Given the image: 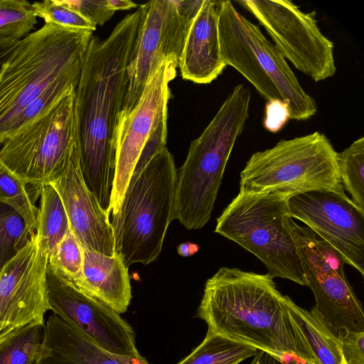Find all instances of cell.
Wrapping results in <instances>:
<instances>
[{
    "mask_svg": "<svg viewBox=\"0 0 364 364\" xmlns=\"http://www.w3.org/2000/svg\"><path fill=\"white\" fill-rule=\"evenodd\" d=\"M140 18L138 9L120 21L106 39L92 36L75 88L82 176L107 215L115 177L119 118Z\"/></svg>",
    "mask_w": 364,
    "mask_h": 364,
    "instance_id": "cell-1",
    "label": "cell"
},
{
    "mask_svg": "<svg viewBox=\"0 0 364 364\" xmlns=\"http://www.w3.org/2000/svg\"><path fill=\"white\" fill-rule=\"evenodd\" d=\"M284 296L267 274L222 267L206 281L196 316L215 333L280 360L294 355L312 364L290 323Z\"/></svg>",
    "mask_w": 364,
    "mask_h": 364,
    "instance_id": "cell-2",
    "label": "cell"
},
{
    "mask_svg": "<svg viewBox=\"0 0 364 364\" xmlns=\"http://www.w3.org/2000/svg\"><path fill=\"white\" fill-rule=\"evenodd\" d=\"M92 35L45 23L16 45L0 71V146L27 105L56 81L80 75Z\"/></svg>",
    "mask_w": 364,
    "mask_h": 364,
    "instance_id": "cell-3",
    "label": "cell"
},
{
    "mask_svg": "<svg viewBox=\"0 0 364 364\" xmlns=\"http://www.w3.org/2000/svg\"><path fill=\"white\" fill-rule=\"evenodd\" d=\"M250 92L236 85L176 170L175 219L188 230L210 220L235 143L249 117Z\"/></svg>",
    "mask_w": 364,
    "mask_h": 364,
    "instance_id": "cell-4",
    "label": "cell"
},
{
    "mask_svg": "<svg viewBox=\"0 0 364 364\" xmlns=\"http://www.w3.org/2000/svg\"><path fill=\"white\" fill-rule=\"evenodd\" d=\"M176 168L166 147L146 166L134 171L119 211L108 215L115 253L124 265L148 264L159 256L170 223L175 219Z\"/></svg>",
    "mask_w": 364,
    "mask_h": 364,
    "instance_id": "cell-5",
    "label": "cell"
},
{
    "mask_svg": "<svg viewBox=\"0 0 364 364\" xmlns=\"http://www.w3.org/2000/svg\"><path fill=\"white\" fill-rule=\"evenodd\" d=\"M218 32L221 55L243 75L267 102L287 104L289 119L306 120L317 110L275 46L259 26L240 14L229 1H218Z\"/></svg>",
    "mask_w": 364,
    "mask_h": 364,
    "instance_id": "cell-6",
    "label": "cell"
},
{
    "mask_svg": "<svg viewBox=\"0 0 364 364\" xmlns=\"http://www.w3.org/2000/svg\"><path fill=\"white\" fill-rule=\"evenodd\" d=\"M338 152L318 132L282 139L254 153L240 173V191L291 196L311 191L345 193Z\"/></svg>",
    "mask_w": 364,
    "mask_h": 364,
    "instance_id": "cell-7",
    "label": "cell"
},
{
    "mask_svg": "<svg viewBox=\"0 0 364 364\" xmlns=\"http://www.w3.org/2000/svg\"><path fill=\"white\" fill-rule=\"evenodd\" d=\"M288 197L239 191L217 219L215 232L254 255L267 274L306 286L299 252L287 227Z\"/></svg>",
    "mask_w": 364,
    "mask_h": 364,
    "instance_id": "cell-8",
    "label": "cell"
},
{
    "mask_svg": "<svg viewBox=\"0 0 364 364\" xmlns=\"http://www.w3.org/2000/svg\"><path fill=\"white\" fill-rule=\"evenodd\" d=\"M178 61L164 60L147 81L134 108L119 119L115 177L108 215L116 214L134 171L166 148L169 82Z\"/></svg>",
    "mask_w": 364,
    "mask_h": 364,
    "instance_id": "cell-9",
    "label": "cell"
},
{
    "mask_svg": "<svg viewBox=\"0 0 364 364\" xmlns=\"http://www.w3.org/2000/svg\"><path fill=\"white\" fill-rule=\"evenodd\" d=\"M75 88L1 145L0 159L4 164L39 190L61 174L77 141Z\"/></svg>",
    "mask_w": 364,
    "mask_h": 364,
    "instance_id": "cell-10",
    "label": "cell"
},
{
    "mask_svg": "<svg viewBox=\"0 0 364 364\" xmlns=\"http://www.w3.org/2000/svg\"><path fill=\"white\" fill-rule=\"evenodd\" d=\"M287 227L299 252L306 286L314 295V308L336 333L364 332L362 303L348 281L342 255L306 226L291 218Z\"/></svg>",
    "mask_w": 364,
    "mask_h": 364,
    "instance_id": "cell-11",
    "label": "cell"
},
{
    "mask_svg": "<svg viewBox=\"0 0 364 364\" xmlns=\"http://www.w3.org/2000/svg\"><path fill=\"white\" fill-rule=\"evenodd\" d=\"M203 2L153 0L139 6L140 23L128 68V86L119 118L134 108L149 77L164 60L178 62L190 26Z\"/></svg>",
    "mask_w": 364,
    "mask_h": 364,
    "instance_id": "cell-12",
    "label": "cell"
},
{
    "mask_svg": "<svg viewBox=\"0 0 364 364\" xmlns=\"http://www.w3.org/2000/svg\"><path fill=\"white\" fill-rule=\"evenodd\" d=\"M264 28L282 55L316 82L334 75L333 43L320 31L315 12L289 0H242Z\"/></svg>",
    "mask_w": 364,
    "mask_h": 364,
    "instance_id": "cell-13",
    "label": "cell"
},
{
    "mask_svg": "<svg viewBox=\"0 0 364 364\" xmlns=\"http://www.w3.org/2000/svg\"><path fill=\"white\" fill-rule=\"evenodd\" d=\"M46 277L49 309L54 314L114 354L142 357L133 328L120 314L79 289L48 263Z\"/></svg>",
    "mask_w": 364,
    "mask_h": 364,
    "instance_id": "cell-14",
    "label": "cell"
},
{
    "mask_svg": "<svg viewBox=\"0 0 364 364\" xmlns=\"http://www.w3.org/2000/svg\"><path fill=\"white\" fill-rule=\"evenodd\" d=\"M288 215L304 223L364 276V210L346 193L311 191L287 200Z\"/></svg>",
    "mask_w": 364,
    "mask_h": 364,
    "instance_id": "cell-15",
    "label": "cell"
},
{
    "mask_svg": "<svg viewBox=\"0 0 364 364\" xmlns=\"http://www.w3.org/2000/svg\"><path fill=\"white\" fill-rule=\"evenodd\" d=\"M48 256L36 233L0 272V342L31 323L44 324L50 310L46 289Z\"/></svg>",
    "mask_w": 364,
    "mask_h": 364,
    "instance_id": "cell-16",
    "label": "cell"
},
{
    "mask_svg": "<svg viewBox=\"0 0 364 364\" xmlns=\"http://www.w3.org/2000/svg\"><path fill=\"white\" fill-rule=\"evenodd\" d=\"M50 184L62 200L70 230L82 247L113 256L115 246L112 228L107 212L84 181L78 141L70 153L64 170Z\"/></svg>",
    "mask_w": 364,
    "mask_h": 364,
    "instance_id": "cell-17",
    "label": "cell"
},
{
    "mask_svg": "<svg viewBox=\"0 0 364 364\" xmlns=\"http://www.w3.org/2000/svg\"><path fill=\"white\" fill-rule=\"evenodd\" d=\"M144 357L114 354L53 314L44 323L40 353L33 364H144Z\"/></svg>",
    "mask_w": 364,
    "mask_h": 364,
    "instance_id": "cell-18",
    "label": "cell"
},
{
    "mask_svg": "<svg viewBox=\"0 0 364 364\" xmlns=\"http://www.w3.org/2000/svg\"><path fill=\"white\" fill-rule=\"evenodd\" d=\"M178 66L183 79L198 84L211 82L226 67L220 52L217 1L203 0L190 26Z\"/></svg>",
    "mask_w": 364,
    "mask_h": 364,
    "instance_id": "cell-19",
    "label": "cell"
},
{
    "mask_svg": "<svg viewBox=\"0 0 364 364\" xmlns=\"http://www.w3.org/2000/svg\"><path fill=\"white\" fill-rule=\"evenodd\" d=\"M83 257L82 277L77 287L119 314L125 313L131 302L132 290L128 267L120 255L107 256L83 249Z\"/></svg>",
    "mask_w": 364,
    "mask_h": 364,
    "instance_id": "cell-20",
    "label": "cell"
},
{
    "mask_svg": "<svg viewBox=\"0 0 364 364\" xmlns=\"http://www.w3.org/2000/svg\"><path fill=\"white\" fill-rule=\"evenodd\" d=\"M290 323L307 349L312 364H344L341 341L314 307L306 310L285 295Z\"/></svg>",
    "mask_w": 364,
    "mask_h": 364,
    "instance_id": "cell-21",
    "label": "cell"
},
{
    "mask_svg": "<svg viewBox=\"0 0 364 364\" xmlns=\"http://www.w3.org/2000/svg\"><path fill=\"white\" fill-rule=\"evenodd\" d=\"M40 196L35 233L40 247L48 259L70 228L62 200L50 183L41 187Z\"/></svg>",
    "mask_w": 364,
    "mask_h": 364,
    "instance_id": "cell-22",
    "label": "cell"
},
{
    "mask_svg": "<svg viewBox=\"0 0 364 364\" xmlns=\"http://www.w3.org/2000/svg\"><path fill=\"white\" fill-rule=\"evenodd\" d=\"M259 350L208 330L203 341L177 364H240Z\"/></svg>",
    "mask_w": 364,
    "mask_h": 364,
    "instance_id": "cell-23",
    "label": "cell"
},
{
    "mask_svg": "<svg viewBox=\"0 0 364 364\" xmlns=\"http://www.w3.org/2000/svg\"><path fill=\"white\" fill-rule=\"evenodd\" d=\"M44 324L31 323L0 343V364H33L42 346Z\"/></svg>",
    "mask_w": 364,
    "mask_h": 364,
    "instance_id": "cell-24",
    "label": "cell"
},
{
    "mask_svg": "<svg viewBox=\"0 0 364 364\" xmlns=\"http://www.w3.org/2000/svg\"><path fill=\"white\" fill-rule=\"evenodd\" d=\"M37 23L33 4L0 0V45H13L27 36Z\"/></svg>",
    "mask_w": 364,
    "mask_h": 364,
    "instance_id": "cell-25",
    "label": "cell"
},
{
    "mask_svg": "<svg viewBox=\"0 0 364 364\" xmlns=\"http://www.w3.org/2000/svg\"><path fill=\"white\" fill-rule=\"evenodd\" d=\"M27 185L0 159V203L17 211L23 218L28 230L35 233L38 208L28 193Z\"/></svg>",
    "mask_w": 364,
    "mask_h": 364,
    "instance_id": "cell-26",
    "label": "cell"
},
{
    "mask_svg": "<svg viewBox=\"0 0 364 364\" xmlns=\"http://www.w3.org/2000/svg\"><path fill=\"white\" fill-rule=\"evenodd\" d=\"M338 165L344 190L364 210V137L338 153Z\"/></svg>",
    "mask_w": 364,
    "mask_h": 364,
    "instance_id": "cell-27",
    "label": "cell"
},
{
    "mask_svg": "<svg viewBox=\"0 0 364 364\" xmlns=\"http://www.w3.org/2000/svg\"><path fill=\"white\" fill-rule=\"evenodd\" d=\"M33 234L17 211L0 203V272L28 244Z\"/></svg>",
    "mask_w": 364,
    "mask_h": 364,
    "instance_id": "cell-28",
    "label": "cell"
},
{
    "mask_svg": "<svg viewBox=\"0 0 364 364\" xmlns=\"http://www.w3.org/2000/svg\"><path fill=\"white\" fill-rule=\"evenodd\" d=\"M83 248L70 230L48 257V263L76 287L82 277Z\"/></svg>",
    "mask_w": 364,
    "mask_h": 364,
    "instance_id": "cell-29",
    "label": "cell"
},
{
    "mask_svg": "<svg viewBox=\"0 0 364 364\" xmlns=\"http://www.w3.org/2000/svg\"><path fill=\"white\" fill-rule=\"evenodd\" d=\"M37 17L43 18L46 23L73 29L93 32L96 26L87 20L77 11L60 4L57 0H45L33 4Z\"/></svg>",
    "mask_w": 364,
    "mask_h": 364,
    "instance_id": "cell-30",
    "label": "cell"
},
{
    "mask_svg": "<svg viewBox=\"0 0 364 364\" xmlns=\"http://www.w3.org/2000/svg\"><path fill=\"white\" fill-rule=\"evenodd\" d=\"M60 4L67 6L85 17L96 26H102L114 14L109 8L107 0H57Z\"/></svg>",
    "mask_w": 364,
    "mask_h": 364,
    "instance_id": "cell-31",
    "label": "cell"
},
{
    "mask_svg": "<svg viewBox=\"0 0 364 364\" xmlns=\"http://www.w3.org/2000/svg\"><path fill=\"white\" fill-rule=\"evenodd\" d=\"M345 364H364V332L338 333Z\"/></svg>",
    "mask_w": 364,
    "mask_h": 364,
    "instance_id": "cell-32",
    "label": "cell"
},
{
    "mask_svg": "<svg viewBox=\"0 0 364 364\" xmlns=\"http://www.w3.org/2000/svg\"><path fill=\"white\" fill-rule=\"evenodd\" d=\"M289 119L287 104L279 100L268 102L266 105L264 126L271 132L279 131Z\"/></svg>",
    "mask_w": 364,
    "mask_h": 364,
    "instance_id": "cell-33",
    "label": "cell"
},
{
    "mask_svg": "<svg viewBox=\"0 0 364 364\" xmlns=\"http://www.w3.org/2000/svg\"><path fill=\"white\" fill-rule=\"evenodd\" d=\"M280 360L267 352L259 350L250 364H280Z\"/></svg>",
    "mask_w": 364,
    "mask_h": 364,
    "instance_id": "cell-34",
    "label": "cell"
},
{
    "mask_svg": "<svg viewBox=\"0 0 364 364\" xmlns=\"http://www.w3.org/2000/svg\"><path fill=\"white\" fill-rule=\"evenodd\" d=\"M107 4L109 8L114 11L117 10L129 9L137 6L129 0H107Z\"/></svg>",
    "mask_w": 364,
    "mask_h": 364,
    "instance_id": "cell-35",
    "label": "cell"
},
{
    "mask_svg": "<svg viewBox=\"0 0 364 364\" xmlns=\"http://www.w3.org/2000/svg\"><path fill=\"white\" fill-rule=\"evenodd\" d=\"M199 247L196 244L183 243L178 247V252L182 256H189L198 252Z\"/></svg>",
    "mask_w": 364,
    "mask_h": 364,
    "instance_id": "cell-36",
    "label": "cell"
},
{
    "mask_svg": "<svg viewBox=\"0 0 364 364\" xmlns=\"http://www.w3.org/2000/svg\"><path fill=\"white\" fill-rule=\"evenodd\" d=\"M17 43L8 46L0 45V71L2 68L4 62L12 53L14 48H15Z\"/></svg>",
    "mask_w": 364,
    "mask_h": 364,
    "instance_id": "cell-37",
    "label": "cell"
},
{
    "mask_svg": "<svg viewBox=\"0 0 364 364\" xmlns=\"http://www.w3.org/2000/svg\"><path fill=\"white\" fill-rule=\"evenodd\" d=\"M280 364H307L294 355H285L280 360Z\"/></svg>",
    "mask_w": 364,
    "mask_h": 364,
    "instance_id": "cell-38",
    "label": "cell"
},
{
    "mask_svg": "<svg viewBox=\"0 0 364 364\" xmlns=\"http://www.w3.org/2000/svg\"><path fill=\"white\" fill-rule=\"evenodd\" d=\"M144 364H149L147 361Z\"/></svg>",
    "mask_w": 364,
    "mask_h": 364,
    "instance_id": "cell-39",
    "label": "cell"
},
{
    "mask_svg": "<svg viewBox=\"0 0 364 364\" xmlns=\"http://www.w3.org/2000/svg\"><path fill=\"white\" fill-rule=\"evenodd\" d=\"M2 341H1V342H2ZM0 343H1V342H0Z\"/></svg>",
    "mask_w": 364,
    "mask_h": 364,
    "instance_id": "cell-40",
    "label": "cell"
},
{
    "mask_svg": "<svg viewBox=\"0 0 364 364\" xmlns=\"http://www.w3.org/2000/svg\"><path fill=\"white\" fill-rule=\"evenodd\" d=\"M345 364V363H344Z\"/></svg>",
    "mask_w": 364,
    "mask_h": 364,
    "instance_id": "cell-41",
    "label": "cell"
}]
</instances>
